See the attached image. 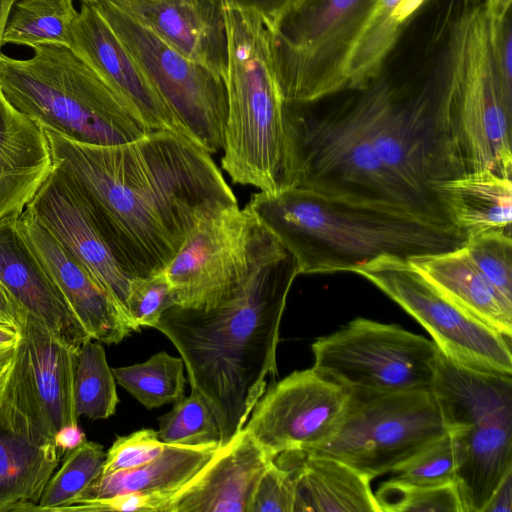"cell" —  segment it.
<instances>
[{"label":"cell","mask_w":512,"mask_h":512,"mask_svg":"<svg viewBox=\"0 0 512 512\" xmlns=\"http://www.w3.org/2000/svg\"><path fill=\"white\" fill-rule=\"evenodd\" d=\"M281 246L238 203L211 213L164 268L174 305L199 310L218 306Z\"/></svg>","instance_id":"12"},{"label":"cell","mask_w":512,"mask_h":512,"mask_svg":"<svg viewBox=\"0 0 512 512\" xmlns=\"http://www.w3.org/2000/svg\"><path fill=\"white\" fill-rule=\"evenodd\" d=\"M227 42L222 169L260 191L283 189L285 107L269 27L259 13L221 4Z\"/></svg>","instance_id":"5"},{"label":"cell","mask_w":512,"mask_h":512,"mask_svg":"<svg viewBox=\"0 0 512 512\" xmlns=\"http://www.w3.org/2000/svg\"><path fill=\"white\" fill-rule=\"evenodd\" d=\"M77 14L74 0H16L6 24L3 45L69 47L70 30Z\"/></svg>","instance_id":"31"},{"label":"cell","mask_w":512,"mask_h":512,"mask_svg":"<svg viewBox=\"0 0 512 512\" xmlns=\"http://www.w3.org/2000/svg\"><path fill=\"white\" fill-rule=\"evenodd\" d=\"M62 456L54 441H36L0 413V512L37 511Z\"/></svg>","instance_id":"28"},{"label":"cell","mask_w":512,"mask_h":512,"mask_svg":"<svg viewBox=\"0 0 512 512\" xmlns=\"http://www.w3.org/2000/svg\"><path fill=\"white\" fill-rule=\"evenodd\" d=\"M376 1L294 0L265 20L286 102L310 103L347 88V63Z\"/></svg>","instance_id":"10"},{"label":"cell","mask_w":512,"mask_h":512,"mask_svg":"<svg viewBox=\"0 0 512 512\" xmlns=\"http://www.w3.org/2000/svg\"><path fill=\"white\" fill-rule=\"evenodd\" d=\"M78 350L26 313L0 406L39 442H53L61 427L78 424L73 394Z\"/></svg>","instance_id":"16"},{"label":"cell","mask_w":512,"mask_h":512,"mask_svg":"<svg viewBox=\"0 0 512 512\" xmlns=\"http://www.w3.org/2000/svg\"><path fill=\"white\" fill-rule=\"evenodd\" d=\"M14 218L0 223L1 282L25 313L65 342L80 347L90 338L18 235Z\"/></svg>","instance_id":"24"},{"label":"cell","mask_w":512,"mask_h":512,"mask_svg":"<svg viewBox=\"0 0 512 512\" xmlns=\"http://www.w3.org/2000/svg\"><path fill=\"white\" fill-rule=\"evenodd\" d=\"M284 188L392 207L452 226L383 163L358 89L310 103H286Z\"/></svg>","instance_id":"4"},{"label":"cell","mask_w":512,"mask_h":512,"mask_svg":"<svg viewBox=\"0 0 512 512\" xmlns=\"http://www.w3.org/2000/svg\"><path fill=\"white\" fill-rule=\"evenodd\" d=\"M491 1H493V0H484V2H483V3H485V4H486V3H489V2H491Z\"/></svg>","instance_id":"50"},{"label":"cell","mask_w":512,"mask_h":512,"mask_svg":"<svg viewBox=\"0 0 512 512\" xmlns=\"http://www.w3.org/2000/svg\"><path fill=\"white\" fill-rule=\"evenodd\" d=\"M320 375L346 389H431L439 349L397 324L356 318L311 346Z\"/></svg>","instance_id":"14"},{"label":"cell","mask_w":512,"mask_h":512,"mask_svg":"<svg viewBox=\"0 0 512 512\" xmlns=\"http://www.w3.org/2000/svg\"><path fill=\"white\" fill-rule=\"evenodd\" d=\"M53 168L45 128L0 90V223L26 210Z\"/></svg>","instance_id":"22"},{"label":"cell","mask_w":512,"mask_h":512,"mask_svg":"<svg viewBox=\"0 0 512 512\" xmlns=\"http://www.w3.org/2000/svg\"><path fill=\"white\" fill-rule=\"evenodd\" d=\"M25 315V311L13 299L0 280V321L21 329L25 321Z\"/></svg>","instance_id":"45"},{"label":"cell","mask_w":512,"mask_h":512,"mask_svg":"<svg viewBox=\"0 0 512 512\" xmlns=\"http://www.w3.org/2000/svg\"><path fill=\"white\" fill-rule=\"evenodd\" d=\"M220 447L165 444L164 450L144 465L99 475L73 503L131 492L153 493L154 512H164L170 496L192 480Z\"/></svg>","instance_id":"27"},{"label":"cell","mask_w":512,"mask_h":512,"mask_svg":"<svg viewBox=\"0 0 512 512\" xmlns=\"http://www.w3.org/2000/svg\"><path fill=\"white\" fill-rule=\"evenodd\" d=\"M16 0H0V53L3 46V35L11 8Z\"/></svg>","instance_id":"47"},{"label":"cell","mask_w":512,"mask_h":512,"mask_svg":"<svg viewBox=\"0 0 512 512\" xmlns=\"http://www.w3.org/2000/svg\"><path fill=\"white\" fill-rule=\"evenodd\" d=\"M14 227L90 339L121 342L134 328L88 270L26 209Z\"/></svg>","instance_id":"20"},{"label":"cell","mask_w":512,"mask_h":512,"mask_svg":"<svg viewBox=\"0 0 512 512\" xmlns=\"http://www.w3.org/2000/svg\"><path fill=\"white\" fill-rule=\"evenodd\" d=\"M69 48L138 114L152 131L188 132L117 34L93 4L82 3Z\"/></svg>","instance_id":"19"},{"label":"cell","mask_w":512,"mask_h":512,"mask_svg":"<svg viewBox=\"0 0 512 512\" xmlns=\"http://www.w3.org/2000/svg\"><path fill=\"white\" fill-rule=\"evenodd\" d=\"M85 440V434L78 427V424L63 426L54 436L56 446L64 453V455L78 447Z\"/></svg>","instance_id":"46"},{"label":"cell","mask_w":512,"mask_h":512,"mask_svg":"<svg viewBox=\"0 0 512 512\" xmlns=\"http://www.w3.org/2000/svg\"><path fill=\"white\" fill-rule=\"evenodd\" d=\"M447 298L496 331L512 336V299L486 278L463 246L408 259Z\"/></svg>","instance_id":"26"},{"label":"cell","mask_w":512,"mask_h":512,"mask_svg":"<svg viewBox=\"0 0 512 512\" xmlns=\"http://www.w3.org/2000/svg\"><path fill=\"white\" fill-rule=\"evenodd\" d=\"M349 391L313 367L270 385L255 404L244 430L272 457L309 453L337 433Z\"/></svg>","instance_id":"17"},{"label":"cell","mask_w":512,"mask_h":512,"mask_svg":"<svg viewBox=\"0 0 512 512\" xmlns=\"http://www.w3.org/2000/svg\"><path fill=\"white\" fill-rule=\"evenodd\" d=\"M170 45L223 79L227 42L218 0H120Z\"/></svg>","instance_id":"23"},{"label":"cell","mask_w":512,"mask_h":512,"mask_svg":"<svg viewBox=\"0 0 512 512\" xmlns=\"http://www.w3.org/2000/svg\"><path fill=\"white\" fill-rule=\"evenodd\" d=\"M483 512H512V470L501 480Z\"/></svg>","instance_id":"43"},{"label":"cell","mask_w":512,"mask_h":512,"mask_svg":"<svg viewBox=\"0 0 512 512\" xmlns=\"http://www.w3.org/2000/svg\"><path fill=\"white\" fill-rule=\"evenodd\" d=\"M100 343L88 339L78 350L73 386L77 417L107 419L119 402L116 380Z\"/></svg>","instance_id":"33"},{"label":"cell","mask_w":512,"mask_h":512,"mask_svg":"<svg viewBox=\"0 0 512 512\" xmlns=\"http://www.w3.org/2000/svg\"><path fill=\"white\" fill-rule=\"evenodd\" d=\"M246 208L294 256L300 274L357 273L382 256L411 259L452 251L466 241L454 226L299 187L259 191Z\"/></svg>","instance_id":"3"},{"label":"cell","mask_w":512,"mask_h":512,"mask_svg":"<svg viewBox=\"0 0 512 512\" xmlns=\"http://www.w3.org/2000/svg\"><path fill=\"white\" fill-rule=\"evenodd\" d=\"M274 459L242 429L170 496L164 512H250L257 484Z\"/></svg>","instance_id":"21"},{"label":"cell","mask_w":512,"mask_h":512,"mask_svg":"<svg viewBox=\"0 0 512 512\" xmlns=\"http://www.w3.org/2000/svg\"><path fill=\"white\" fill-rule=\"evenodd\" d=\"M32 49L28 59L0 53V90L18 111L45 128L95 145L127 143L152 131L69 47Z\"/></svg>","instance_id":"6"},{"label":"cell","mask_w":512,"mask_h":512,"mask_svg":"<svg viewBox=\"0 0 512 512\" xmlns=\"http://www.w3.org/2000/svg\"><path fill=\"white\" fill-rule=\"evenodd\" d=\"M108 22L192 141L210 154L223 148L227 99L223 79L164 40L120 0L93 4Z\"/></svg>","instance_id":"13"},{"label":"cell","mask_w":512,"mask_h":512,"mask_svg":"<svg viewBox=\"0 0 512 512\" xmlns=\"http://www.w3.org/2000/svg\"><path fill=\"white\" fill-rule=\"evenodd\" d=\"M45 132L54 166L81 191L129 277L163 270L204 217L237 204L212 154L182 134L95 145Z\"/></svg>","instance_id":"1"},{"label":"cell","mask_w":512,"mask_h":512,"mask_svg":"<svg viewBox=\"0 0 512 512\" xmlns=\"http://www.w3.org/2000/svg\"><path fill=\"white\" fill-rule=\"evenodd\" d=\"M184 361L159 352L142 363L113 368L116 382L145 408H159L184 396Z\"/></svg>","instance_id":"32"},{"label":"cell","mask_w":512,"mask_h":512,"mask_svg":"<svg viewBox=\"0 0 512 512\" xmlns=\"http://www.w3.org/2000/svg\"><path fill=\"white\" fill-rule=\"evenodd\" d=\"M82 3H88V4H94L96 3L98 0H80Z\"/></svg>","instance_id":"49"},{"label":"cell","mask_w":512,"mask_h":512,"mask_svg":"<svg viewBox=\"0 0 512 512\" xmlns=\"http://www.w3.org/2000/svg\"><path fill=\"white\" fill-rule=\"evenodd\" d=\"M374 495L380 512H463L457 482L419 486L391 478Z\"/></svg>","instance_id":"36"},{"label":"cell","mask_w":512,"mask_h":512,"mask_svg":"<svg viewBox=\"0 0 512 512\" xmlns=\"http://www.w3.org/2000/svg\"><path fill=\"white\" fill-rule=\"evenodd\" d=\"M13 364L14 358L7 362L4 366L0 367V399L8 383Z\"/></svg>","instance_id":"48"},{"label":"cell","mask_w":512,"mask_h":512,"mask_svg":"<svg viewBox=\"0 0 512 512\" xmlns=\"http://www.w3.org/2000/svg\"><path fill=\"white\" fill-rule=\"evenodd\" d=\"M158 437L165 444L185 446L220 445L216 417L204 397L191 389L187 397L159 419Z\"/></svg>","instance_id":"35"},{"label":"cell","mask_w":512,"mask_h":512,"mask_svg":"<svg viewBox=\"0 0 512 512\" xmlns=\"http://www.w3.org/2000/svg\"><path fill=\"white\" fill-rule=\"evenodd\" d=\"M64 456L42 493L37 511H63L75 502L101 474L106 453L102 445L85 440Z\"/></svg>","instance_id":"34"},{"label":"cell","mask_w":512,"mask_h":512,"mask_svg":"<svg viewBox=\"0 0 512 512\" xmlns=\"http://www.w3.org/2000/svg\"><path fill=\"white\" fill-rule=\"evenodd\" d=\"M26 209L88 270L134 328L127 307L131 277L119 265L73 181L54 166Z\"/></svg>","instance_id":"18"},{"label":"cell","mask_w":512,"mask_h":512,"mask_svg":"<svg viewBox=\"0 0 512 512\" xmlns=\"http://www.w3.org/2000/svg\"><path fill=\"white\" fill-rule=\"evenodd\" d=\"M221 4H227L244 9L253 10L269 21L294 0H218Z\"/></svg>","instance_id":"42"},{"label":"cell","mask_w":512,"mask_h":512,"mask_svg":"<svg viewBox=\"0 0 512 512\" xmlns=\"http://www.w3.org/2000/svg\"><path fill=\"white\" fill-rule=\"evenodd\" d=\"M432 390L459 450L463 512H483L512 470V378L461 366L439 352Z\"/></svg>","instance_id":"9"},{"label":"cell","mask_w":512,"mask_h":512,"mask_svg":"<svg viewBox=\"0 0 512 512\" xmlns=\"http://www.w3.org/2000/svg\"><path fill=\"white\" fill-rule=\"evenodd\" d=\"M347 390L337 433L309 453L337 459L370 480L394 471L448 432L432 388Z\"/></svg>","instance_id":"11"},{"label":"cell","mask_w":512,"mask_h":512,"mask_svg":"<svg viewBox=\"0 0 512 512\" xmlns=\"http://www.w3.org/2000/svg\"><path fill=\"white\" fill-rule=\"evenodd\" d=\"M429 0H377L351 52L346 89H359L383 71L401 32Z\"/></svg>","instance_id":"30"},{"label":"cell","mask_w":512,"mask_h":512,"mask_svg":"<svg viewBox=\"0 0 512 512\" xmlns=\"http://www.w3.org/2000/svg\"><path fill=\"white\" fill-rule=\"evenodd\" d=\"M294 504L293 473L274 460L257 484L250 512H294Z\"/></svg>","instance_id":"41"},{"label":"cell","mask_w":512,"mask_h":512,"mask_svg":"<svg viewBox=\"0 0 512 512\" xmlns=\"http://www.w3.org/2000/svg\"><path fill=\"white\" fill-rule=\"evenodd\" d=\"M274 460L291 469L294 512H380L371 480L347 464L326 456L289 452Z\"/></svg>","instance_id":"25"},{"label":"cell","mask_w":512,"mask_h":512,"mask_svg":"<svg viewBox=\"0 0 512 512\" xmlns=\"http://www.w3.org/2000/svg\"><path fill=\"white\" fill-rule=\"evenodd\" d=\"M358 90L383 163L453 225L438 190L464 173L452 144L439 67L435 63L424 77L409 80L382 71Z\"/></svg>","instance_id":"7"},{"label":"cell","mask_w":512,"mask_h":512,"mask_svg":"<svg viewBox=\"0 0 512 512\" xmlns=\"http://www.w3.org/2000/svg\"><path fill=\"white\" fill-rule=\"evenodd\" d=\"M511 179L483 171L440 185L438 193L450 221L466 239L492 231L511 233Z\"/></svg>","instance_id":"29"},{"label":"cell","mask_w":512,"mask_h":512,"mask_svg":"<svg viewBox=\"0 0 512 512\" xmlns=\"http://www.w3.org/2000/svg\"><path fill=\"white\" fill-rule=\"evenodd\" d=\"M20 340V328L0 321V367L14 358Z\"/></svg>","instance_id":"44"},{"label":"cell","mask_w":512,"mask_h":512,"mask_svg":"<svg viewBox=\"0 0 512 512\" xmlns=\"http://www.w3.org/2000/svg\"><path fill=\"white\" fill-rule=\"evenodd\" d=\"M356 274L411 315L440 352L461 366L512 376L511 338L460 308L406 258L382 256Z\"/></svg>","instance_id":"15"},{"label":"cell","mask_w":512,"mask_h":512,"mask_svg":"<svg viewBox=\"0 0 512 512\" xmlns=\"http://www.w3.org/2000/svg\"><path fill=\"white\" fill-rule=\"evenodd\" d=\"M165 447L154 429H140L119 436L106 453L100 475L133 469L155 459Z\"/></svg>","instance_id":"40"},{"label":"cell","mask_w":512,"mask_h":512,"mask_svg":"<svg viewBox=\"0 0 512 512\" xmlns=\"http://www.w3.org/2000/svg\"><path fill=\"white\" fill-rule=\"evenodd\" d=\"M460 457L453 436H444L396 468L394 480L419 486H440L457 482Z\"/></svg>","instance_id":"37"},{"label":"cell","mask_w":512,"mask_h":512,"mask_svg":"<svg viewBox=\"0 0 512 512\" xmlns=\"http://www.w3.org/2000/svg\"><path fill=\"white\" fill-rule=\"evenodd\" d=\"M173 305L172 287L164 269L151 275L130 278L127 307L136 331L141 327L153 328L162 314Z\"/></svg>","instance_id":"39"},{"label":"cell","mask_w":512,"mask_h":512,"mask_svg":"<svg viewBox=\"0 0 512 512\" xmlns=\"http://www.w3.org/2000/svg\"><path fill=\"white\" fill-rule=\"evenodd\" d=\"M300 275L283 246L216 307L168 308L154 325L176 347L191 389L213 411L226 446L277 376L276 350L286 300Z\"/></svg>","instance_id":"2"},{"label":"cell","mask_w":512,"mask_h":512,"mask_svg":"<svg viewBox=\"0 0 512 512\" xmlns=\"http://www.w3.org/2000/svg\"><path fill=\"white\" fill-rule=\"evenodd\" d=\"M449 24L436 64L456 158L464 175L489 171L512 178V92L494 64L484 4L465 5Z\"/></svg>","instance_id":"8"},{"label":"cell","mask_w":512,"mask_h":512,"mask_svg":"<svg viewBox=\"0 0 512 512\" xmlns=\"http://www.w3.org/2000/svg\"><path fill=\"white\" fill-rule=\"evenodd\" d=\"M463 248L479 271L512 299L511 233L492 231L471 236Z\"/></svg>","instance_id":"38"}]
</instances>
